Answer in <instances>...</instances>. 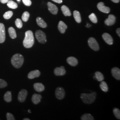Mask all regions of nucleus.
I'll return each mask as SVG.
<instances>
[{
    "mask_svg": "<svg viewBox=\"0 0 120 120\" xmlns=\"http://www.w3.org/2000/svg\"><path fill=\"white\" fill-rule=\"evenodd\" d=\"M23 45L26 48L32 47L34 43V38L33 33L31 30L26 31L25 33V38L23 41Z\"/></svg>",
    "mask_w": 120,
    "mask_h": 120,
    "instance_id": "1",
    "label": "nucleus"
},
{
    "mask_svg": "<svg viewBox=\"0 0 120 120\" xmlns=\"http://www.w3.org/2000/svg\"><path fill=\"white\" fill-rule=\"evenodd\" d=\"M24 61L23 56L19 53L14 54L11 59V63L13 66L17 68H21Z\"/></svg>",
    "mask_w": 120,
    "mask_h": 120,
    "instance_id": "2",
    "label": "nucleus"
},
{
    "mask_svg": "<svg viewBox=\"0 0 120 120\" xmlns=\"http://www.w3.org/2000/svg\"><path fill=\"white\" fill-rule=\"evenodd\" d=\"M97 97V93L93 92L91 94H82L81 98L84 103L87 104H90L93 103Z\"/></svg>",
    "mask_w": 120,
    "mask_h": 120,
    "instance_id": "3",
    "label": "nucleus"
},
{
    "mask_svg": "<svg viewBox=\"0 0 120 120\" xmlns=\"http://www.w3.org/2000/svg\"><path fill=\"white\" fill-rule=\"evenodd\" d=\"M35 36L40 43L45 44L47 41L46 35L41 30H37L35 33Z\"/></svg>",
    "mask_w": 120,
    "mask_h": 120,
    "instance_id": "4",
    "label": "nucleus"
},
{
    "mask_svg": "<svg viewBox=\"0 0 120 120\" xmlns=\"http://www.w3.org/2000/svg\"><path fill=\"white\" fill-rule=\"evenodd\" d=\"M88 44L89 46L93 50L95 51H98L99 45L96 39L94 38H90L88 40Z\"/></svg>",
    "mask_w": 120,
    "mask_h": 120,
    "instance_id": "5",
    "label": "nucleus"
},
{
    "mask_svg": "<svg viewBox=\"0 0 120 120\" xmlns=\"http://www.w3.org/2000/svg\"><path fill=\"white\" fill-rule=\"evenodd\" d=\"M56 98L58 99L62 100L64 98L65 91L64 89L62 87H58L55 91Z\"/></svg>",
    "mask_w": 120,
    "mask_h": 120,
    "instance_id": "6",
    "label": "nucleus"
},
{
    "mask_svg": "<svg viewBox=\"0 0 120 120\" xmlns=\"http://www.w3.org/2000/svg\"><path fill=\"white\" fill-rule=\"evenodd\" d=\"M27 94L28 92L26 90L23 89L21 90L18 94V100L21 102H24L26 98Z\"/></svg>",
    "mask_w": 120,
    "mask_h": 120,
    "instance_id": "7",
    "label": "nucleus"
},
{
    "mask_svg": "<svg viewBox=\"0 0 120 120\" xmlns=\"http://www.w3.org/2000/svg\"><path fill=\"white\" fill-rule=\"evenodd\" d=\"M5 40V30L4 25L0 23V43L4 42Z\"/></svg>",
    "mask_w": 120,
    "mask_h": 120,
    "instance_id": "8",
    "label": "nucleus"
},
{
    "mask_svg": "<svg viewBox=\"0 0 120 120\" xmlns=\"http://www.w3.org/2000/svg\"><path fill=\"white\" fill-rule=\"evenodd\" d=\"M97 7L100 11L104 13H109L110 12V8L108 7L105 6L104 4V3L102 2H99L98 4Z\"/></svg>",
    "mask_w": 120,
    "mask_h": 120,
    "instance_id": "9",
    "label": "nucleus"
},
{
    "mask_svg": "<svg viewBox=\"0 0 120 120\" xmlns=\"http://www.w3.org/2000/svg\"><path fill=\"white\" fill-rule=\"evenodd\" d=\"M115 21L116 17L114 15L110 14L109 16V17L107 19H106L105 20V23L107 26H111L115 24Z\"/></svg>",
    "mask_w": 120,
    "mask_h": 120,
    "instance_id": "10",
    "label": "nucleus"
},
{
    "mask_svg": "<svg viewBox=\"0 0 120 120\" xmlns=\"http://www.w3.org/2000/svg\"><path fill=\"white\" fill-rule=\"evenodd\" d=\"M47 5L48 9L50 13L54 15H56L57 14L58 12V8L56 5L50 2H48Z\"/></svg>",
    "mask_w": 120,
    "mask_h": 120,
    "instance_id": "11",
    "label": "nucleus"
},
{
    "mask_svg": "<svg viewBox=\"0 0 120 120\" xmlns=\"http://www.w3.org/2000/svg\"><path fill=\"white\" fill-rule=\"evenodd\" d=\"M102 38L105 41L106 43L108 45H112L113 44V39L112 38L111 36L108 33H104L102 35Z\"/></svg>",
    "mask_w": 120,
    "mask_h": 120,
    "instance_id": "12",
    "label": "nucleus"
},
{
    "mask_svg": "<svg viewBox=\"0 0 120 120\" xmlns=\"http://www.w3.org/2000/svg\"><path fill=\"white\" fill-rule=\"evenodd\" d=\"M54 73L56 76H63L66 73V70L64 66H61L55 68Z\"/></svg>",
    "mask_w": 120,
    "mask_h": 120,
    "instance_id": "13",
    "label": "nucleus"
},
{
    "mask_svg": "<svg viewBox=\"0 0 120 120\" xmlns=\"http://www.w3.org/2000/svg\"><path fill=\"white\" fill-rule=\"evenodd\" d=\"M112 74L113 77L117 80H120V70L117 67H114L112 69Z\"/></svg>",
    "mask_w": 120,
    "mask_h": 120,
    "instance_id": "14",
    "label": "nucleus"
},
{
    "mask_svg": "<svg viewBox=\"0 0 120 120\" xmlns=\"http://www.w3.org/2000/svg\"><path fill=\"white\" fill-rule=\"evenodd\" d=\"M40 74L41 73L40 71H39L38 70H35L30 72L28 74V77L30 79H32L36 77H39L40 76Z\"/></svg>",
    "mask_w": 120,
    "mask_h": 120,
    "instance_id": "15",
    "label": "nucleus"
},
{
    "mask_svg": "<svg viewBox=\"0 0 120 120\" xmlns=\"http://www.w3.org/2000/svg\"><path fill=\"white\" fill-rule=\"evenodd\" d=\"M58 29L60 33L64 34L65 30L67 29V26L62 21H60L58 25Z\"/></svg>",
    "mask_w": 120,
    "mask_h": 120,
    "instance_id": "16",
    "label": "nucleus"
},
{
    "mask_svg": "<svg viewBox=\"0 0 120 120\" xmlns=\"http://www.w3.org/2000/svg\"><path fill=\"white\" fill-rule=\"evenodd\" d=\"M67 62L69 65L72 66H75L78 64L77 59L74 57L70 56L67 59Z\"/></svg>",
    "mask_w": 120,
    "mask_h": 120,
    "instance_id": "17",
    "label": "nucleus"
},
{
    "mask_svg": "<svg viewBox=\"0 0 120 120\" xmlns=\"http://www.w3.org/2000/svg\"><path fill=\"white\" fill-rule=\"evenodd\" d=\"M35 90L38 92H41L45 90V86L41 83H36L34 85Z\"/></svg>",
    "mask_w": 120,
    "mask_h": 120,
    "instance_id": "18",
    "label": "nucleus"
},
{
    "mask_svg": "<svg viewBox=\"0 0 120 120\" xmlns=\"http://www.w3.org/2000/svg\"><path fill=\"white\" fill-rule=\"evenodd\" d=\"M41 98L42 96L41 95L34 94L32 96V101L34 104L37 105L40 102Z\"/></svg>",
    "mask_w": 120,
    "mask_h": 120,
    "instance_id": "19",
    "label": "nucleus"
},
{
    "mask_svg": "<svg viewBox=\"0 0 120 120\" xmlns=\"http://www.w3.org/2000/svg\"><path fill=\"white\" fill-rule=\"evenodd\" d=\"M36 21L38 25L40 27L43 28H45L47 27V25L46 23L45 22L43 19L40 17H38L36 19Z\"/></svg>",
    "mask_w": 120,
    "mask_h": 120,
    "instance_id": "20",
    "label": "nucleus"
},
{
    "mask_svg": "<svg viewBox=\"0 0 120 120\" xmlns=\"http://www.w3.org/2000/svg\"><path fill=\"white\" fill-rule=\"evenodd\" d=\"M61 9L65 16H70L71 15V13L69 9L66 6L62 5L61 7Z\"/></svg>",
    "mask_w": 120,
    "mask_h": 120,
    "instance_id": "21",
    "label": "nucleus"
},
{
    "mask_svg": "<svg viewBox=\"0 0 120 120\" xmlns=\"http://www.w3.org/2000/svg\"><path fill=\"white\" fill-rule=\"evenodd\" d=\"M73 16L76 22L78 23H80L82 22V18L81 17V14L79 12L75 10L73 12Z\"/></svg>",
    "mask_w": 120,
    "mask_h": 120,
    "instance_id": "22",
    "label": "nucleus"
},
{
    "mask_svg": "<svg viewBox=\"0 0 120 120\" xmlns=\"http://www.w3.org/2000/svg\"><path fill=\"white\" fill-rule=\"evenodd\" d=\"M8 32L9 36L11 38L15 39L17 38V34L16 32V30H15V29L13 27H9L8 30Z\"/></svg>",
    "mask_w": 120,
    "mask_h": 120,
    "instance_id": "23",
    "label": "nucleus"
},
{
    "mask_svg": "<svg viewBox=\"0 0 120 120\" xmlns=\"http://www.w3.org/2000/svg\"><path fill=\"white\" fill-rule=\"evenodd\" d=\"M4 98V101L7 102H10L12 101V94L10 91H7L5 93Z\"/></svg>",
    "mask_w": 120,
    "mask_h": 120,
    "instance_id": "24",
    "label": "nucleus"
},
{
    "mask_svg": "<svg viewBox=\"0 0 120 120\" xmlns=\"http://www.w3.org/2000/svg\"><path fill=\"white\" fill-rule=\"evenodd\" d=\"M95 78L98 81V82H101L103 81L104 79V77L103 76L102 73L100 72H96L95 73Z\"/></svg>",
    "mask_w": 120,
    "mask_h": 120,
    "instance_id": "25",
    "label": "nucleus"
},
{
    "mask_svg": "<svg viewBox=\"0 0 120 120\" xmlns=\"http://www.w3.org/2000/svg\"><path fill=\"white\" fill-rule=\"evenodd\" d=\"M7 6H8V7H9V8H11V9H16L18 7V5L17 4L13 1L12 0H9L8 2L7 3Z\"/></svg>",
    "mask_w": 120,
    "mask_h": 120,
    "instance_id": "26",
    "label": "nucleus"
},
{
    "mask_svg": "<svg viewBox=\"0 0 120 120\" xmlns=\"http://www.w3.org/2000/svg\"><path fill=\"white\" fill-rule=\"evenodd\" d=\"M100 87L101 89V90L104 92H107L108 91V90H109L108 86L107 84L105 82H104L103 81H101V82L100 85Z\"/></svg>",
    "mask_w": 120,
    "mask_h": 120,
    "instance_id": "27",
    "label": "nucleus"
},
{
    "mask_svg": "<svg viewBox=\"0 0 120 120\" xmlns=\"http://www.w3.org/2000/svg\"><path fill=\"white\" fill-rule=\"evenodd\" d=\"M94 117L89 113L85 114L81 117V120H94Z\"/></svg>",
    "mask_w": 120,
    "mask_h": 120,
    "instance_id": "28",
    "label": "nucleus"
},
{
    "mask_svg": "<svg viewBox=\"0 0 120 120\" xmlns=\"http://www.w3.org/2000/svg\"><path fill=\"white\" fill-rule=\"evenodd\" d=\"M30 13L27 11L23 13V14L22 15V20L24 22H27L28 21V20L30 18Z\"/></svg>",
    "mask_w": 120,
    "mask_h": 120,
    "instance_id": "29",
    "label": "nucleus"
},
{
    "mask_svg": "<svg viewBox=\"0 0 120 120\" xmlns=\"http://www.w3.org/2000/svg\"><path fill=\"white\" fill-rule=\"evenodd\" d=\"M89 18L90 21L94 23H97L98 22V19L94 13H92L89 16Z\"/></svg>",
    "mask_w": 120,
    "mask_h": 120,
    "instance_id": "30",
    "label": "nucleus"
},
{
    "mask_svg": "<svg viewBox=\"0 0 120 120\" xmlns=\"http://www.w3.org/2000/svg\"><path fill=\"white\" fill-rule=\"evenodd\" d=\"M13 15V12L11 11H9L4 13L3 17L5 19H9Z\"/></svg>",
    "mask_w": 120,
    "mask_h": 120,
    "instance_id": "31",
    "label": "nucleus"
},
{
    "mask_svg": "<svg viewBox=\"0 0 120 120\" xmlns=\"http://www.w3.org/2000/svg\"><path fill=\"white\" fill-rule=\"evenodd\" d=\"M113 112L114 113V116H116V118L118 119H120V110L116 108H114L113 110Z\"/></svg>",
    "mask_w": 120,
    "mask_h": 120,
    "instance_id": "32",
    "label": "nucleus"
},
{
    "mask_svg": "<svg viewBox=\"0 0 120 120\" xmlns=\"http://www.w3.org/2000/svg\"><path fill=\"white\" fill-rule=\"evenodd\" d=\"M15 25L18 29H21L23 26L22 20L19 18L17 19L15 21Z\"/></svg>",
    "mask_w": 120,
    "mask_h": 120,
    "instance_id": "33",
    "label": "nucleus"
},
{
    "mask_svg": "<svg viewBox=\"0 0 120 120\" xmlns=\"http://www.w3.org/2000/svg\"><path fill=\"white\" fill-rule=\"evenodd\" d=\"M7 86V83L4 80L0 79V88H3Z\"/></svg>",
    "mask_w": 120,
    "mask_h": 120,
    "instance_id": "34",
    "label": "nucleus"
},
{
    "mask_svg": "<svg viewBox=\"0 0 120 120\" xmlns=\"http://www.w3.org/2000/svg\"><path fill=\"white\" fill-rule=\"evenodd\" d=\"M6 117L8 120H15V119L13 114L11 113L8 112L6 114Z\"/></svg>",
    "mask_w": 120,
    "mask_h": 120,
    "instance_id": "35",
    "label": "nucleus"
},
{
    "mask_svg": "<svg viewBox=\"0 0 120 120\" xmlns=\"http://www.w3.org/2000/svg\"><path fill=\"white\" fill-rule=\"evenodd\" d=\"M22 2L26 6H30L32 4L31 0H22Z\"/></svg>",
    "mask_w": 120,
    "mask_h": 120,
    "instance_id": "36",
    "label": "nucleus"
},
{
    "mask_svg": "<svg viewBox=\"0 0 120 120\" xmlns=\"http://www.w3.org/2000/svg\"><path fill=\"white\" fill-rule=\"evenodd\" d=\"M52 0L59 4H60L62 2V0Z\"/></svg>",
    "mask_w": 120,
    "mask_h": 120,
    "instance_id": "37",
    "label": "nucleus"
},
{
    "mask_svg": "<svg viewBox=\"0 0 120 120\" xmlns=\"http://www.w3.org/2000/svg\"><path fill=\"white\" fill-rule=\"evenodd\" d=\"M9 0H0V2L2 4L7 3Z\"/></svg>",
    "mask_w": 120,
    "mask_h": 120,
    "instance_id": "38",
    "label": "nucleus"
},
{
    "mask_svg": "<svg viewBox=\"0 0 120 120\" xmlns=\"http://www.w3.org/2000/svg\"><path fill=\"white\" fill-rule=\"evenodd\" d=\"M116 33L117 35L119 36V37H120V28H118L116 30Z\"/></svg>",
    "mask_w": 120,
    "mask_h": 120,
    "instance_id": "39",
    "label": "nucleus"
},
{
    "mask_svg": "<svg viewBox=\"0 0 120 120\" xmlns=\"http://www.w3.org/2000/svg\"><path fill=\"white\" fill-rule=\"evenodd\" d=\"M114 3H119L120 2V0H111Z\"/></svg>",
    "mask_w": 120,
    "mask_h": 120,
    "instance_id": "40",
    "label": "nucleus"
},
{
    "mask_svg": "<svg viewBox=\"0 0 120 120\" xmlns=\"http://www.w3.org/2000/svg\"><path fill=\"white\" fill-rule=\"evenodd\" d=\"M91 26V25H90V24H88L86 26V27H90Z\"/></svg>",
    "mask_w": 120,
    "mask_h": 120,
    "instance_id": "41",
    "label": "nucleus"
},
{
    "mask_svg": "<svg viewBox=\"0 0 120 120\" xmlns=\"http://www.w3.org/2000/svg\"><path fill=\"white\" fill-rule=\"evenodd\" d=\"M23 120H30V119L29 118H24Z\"/></svg>",
    "mask_w": 120,
    "mask_h": 120,
    "instance_id": "42",
    "label": "nucleus"
},
{
    "mask_svg": "<svg viewBox=\"0 0 120 120\" xmlns=\"http://www.w3.org/2000/svg\"><path fill=\"white\" fill-rule=\"evenodd\" d=\"M28 112H29L31 113V111H30V110H28Z\"/></svg>",
    "mask_w": 120,
    "mask_h": 120,
    "instance_id": "43",
    "label": "nucleus"
},
{
    "mask_svg": "<svg viewBox=\"0 0 120 120\" xmlns=\"http://www.w3.org/2000/svg\"><path fill=\"white\" fill-rule=\"evenodd\" d=\"M17 1H18V2H20V1H21V0H17Z\"/></svg>",
    "mask_w": 120,
    "mask_h": 120,
    "instance_id": "44",
    "label": "nucleus"
}]
</instances>
